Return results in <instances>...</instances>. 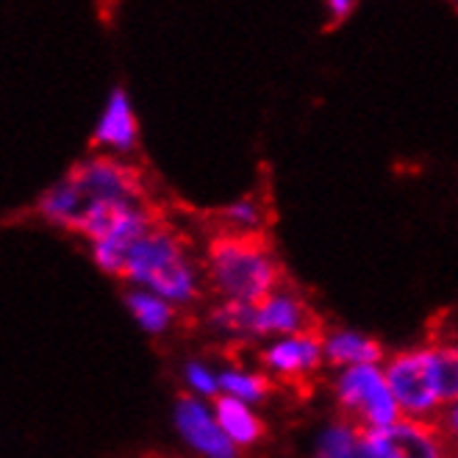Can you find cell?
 <instances>
[{"mask_svg":"<svg viewBox=\"0 0 458 458\" xmlns=\"http://www.w3.org/2000/svg\"><path fill=\"white\" fill-rule=\"evenodd\" d=\"M206 273L223 301L259 306L284 284V264L276 256L269 231H217L206 248Z\"/></svg>","mask_w":458,"mask_h":458,"instance_id":"obj_1","label":"cell"},{"mask_svg":"<svg viewBox=\"0 0 458 458\" xmlns=\"http://www.w3.org/2000/svg\"><path fill=\"white\" fill-rule=\"evenodd\" d=\"M123 278L137 284L173 306H190L200 301L198 269L190 259L183 239L167 223L150 228L125 256Z\"/></svg>","mask_w":458,"mask_h":458,"instance_id":"obj_2","label":"cell"},{"mask_svg":"<svg viewBox=\"0 0 458 458\" xmlns=\"http://www.w3.org/2000/svg\"><path fill=\"white\" fill-rule=\"evenodd\" d=\"M64 181L72 186V192L78 198V217L92 203H103V200H123V203L150 200L142 170L128 165V161H123L120 156H109V153L81 158L78 165H72L67 170ZM78 217H75V223H78Z\"/></svg>","mask_w":458,"mask_h":458,"instance_id":"obj_3","label":"cell"},{"mask_svg":"<svg viewBox=\"0 0 458 458\" xmlns=\"http://www.w3.org/2000/svg\"><path fill=\"white\" fill-rule=\"evenodd\" d=\"M334 397L342 417L361 430H378L403 417L389 389L386 372L378 364L342 369L334 381Z\"/></svg>","mask_w":458,"mask_h":458,"instance_id":"obj_4","label":"cell"},{"mask_svg":"<svg viewBox=\"0 0 458 458\" xmlns=\"http://www.w3.org/2000/svg\"><path fill=\"white\" fill-rule=\"evenodd\" d=\"M389 389L400 406L403 417L411 420H428L434 411L442 409V397L437 389L434 375V359H430V347H409L400 353L389 356L386 367Z\"/></svg>","mask_w":458,"mask_h":458,"instance_id":"obj_5","label":"cell"},{"mask_svg":"<svg viewBox=\"0 0 458 458\" xmlns=\"http://www.w3.org/2000/svg\"><path fill=\"white\" fill-rule=\"evenodd\" d=\"M364 439L384 458H450L442 428L430 420L400 417L386 428L364 430Z\"/></svg>","mask_w":458,"mask_h":458,"instance_id":"obj_6","label":"cell"},{"mask_svg":"<svg viewBox=\"0 0 458 458\" xmlns=\"http://www.w3.org/2000/svg\"><path fill=\"white\" fill-rule=\"evenodd\" d=\"M322 361H326V334H322V328L281 336L261 353V364L276 378L294 386H303V381L322 367Z\"/></svg>","mask_w":458,"mask_h":458,"instance_id":"obj_7","label":"cell"},{"mask_svg":"<svg viewBox=\"0 0 458 458\" xmlns=\"http://www.w3.org/2000/svg\"><path fill=\"white\" fill-rule=\"evenodd\" d=\"M175 428L195 453L203 458H239V447L228 439L217 414H211L195 394L181 392L175 397Z\"/></svg>","mask_w":458,"mask_h":458,"instance_id":"obj_8","label":"cell"},{"mask_svg":"<svg viewBox=\"0 0 458 458\" xmlns=\"http://www.w3.org/2000/svg\"><path fill=\"white\" fill-rule=\"evenodd\" d=\"M306 331H319V317L301 294L278 289L267 301L253 306V339L294 336Z\"/></svg>","mask_w":458,"mask_h":458,"instance_id":"obj_9","label":"cell"},{"mask_svg":"<svg viewBox=\"0 0 458 458\" xmlns=\"http://www.w3.org/2000/svg\"><path fill=\"white\" fill-rule=\"evenodd\" d=\"M140 145V123L125 87H114L106 98L92 131V148L114 156H128Z\"/></svg>","mask_w":458,"mask_h":458,"instance_id":"obj_10","label":"cell"},{"mask_svg":"<svg viewBox=\"0 0 458 458\" xmlns=\"http://www.w3.org/2000/svg\"><path fill=\"white\" fill-rule=\"evenodd\" d=\"M384 344L359 331H331L326 336V361L328 367H367L384 361Z\"/></svg>","mask_w":458,"mask_h":458,"instance_id":"obj_11","label":"cell"},{"mask_svg":"<svg viewBox=\"0 0 458 458\" xmlns=\"http://www.w3.org/2000/svg\"><path fill=\"white\" fill-rule=\"evenodd\" d=\"M214 414L236 447H253L267 437V425L259 414H253L250 403H242L231 394H217L214 397Z\"/></svg>","mask_w":458,"mask_h":458,"instance_id":"obj_12","label":"cell"},{"mask_svg":"<svg viewBox=\"0 0 458 458\" xmlns=\"http://www.w3.org/2000/svg\"><path fill=\"white\" fill-rule=\"evenodd\" d=\"M220 223V231H236V233H253V231H269L273 225V208L267 206L261 195H245L233 200L231 206L214 214Z\"/></svg>","mask_w":458,"mask_h":458,"instance_id":"obj_13","label":"cell"},{"mask_svg":"<svg viewBox=\"0 0 458 458\" xmlns=\"http://www.w3.org/2000/svg\"><path fill=\"white\" fill-rule=\"evenodd\" d=\"M125 306L133 314V319L140 322V328L153 334V336L167 334L178 319L175 306L165 298H158V294L148 292V289H131L125 294Z\"/></svg>","mask_w":458,"mask_h":458,"instance_id":"obj_14","label":"cell"},{"mask_svg":"<svg viewBox=\"0 0 458 458\" xmlns=\"http://www.w3.org/2000/svg\"><path fill=\"white\" fill-rule=\"evenodd\" d=\"M361 439H364V430L350 420L339 417L317 437L314 458H353Z\"/></svg>","mask_w":458,"mask_h":458,"instance_id":"obj_15","label":"cell"},{"mask_svg":"<svg viewBox=\"0 0 458 458\" xmlns=\"http://www.w3.org/2000/svg\"><path fill=\"white\" fill-rule=\"evenodd\" d=\"M273 392V381L264 372H248V369H225L220 372V394H231L242 403H264Z\"/></svg>","mask_w":458,"mask_h":458,"instance_id":"obj_16","label":"cell"},{"mask_svg":"<svg viewBox=\"0 0 458 458\" xmlns=\"http://www.w3.org/2000/svg\"><path fill=\"white\" fill-rule=\"evenodd\" d=\"M428 347L430 359H434V375L442 406H453L458 400V342H434Z\"/></svg>","mask_w":458,"mask_h":458,"instance_id":"obj_17","label":"cell"},{"mask_svg":"<svg viewBox=\"0 0 458 458\" xmlns=\"http://www.w3.org/2000/svg\"><path fill=\"white\" fill-rule=\"evenodd\" d=\"M211 328H217L233 339H253V306L223 301L211 311Z\"/></svg>","mask_w":458,"mask_h":458,"instance_id":"obj_18","label":"cell"},{"mask_svg":"<svg viewBox=\"0 0 458 458\" xmlns=\"http://www.w3.org/2000/svg\"><path fill=\"white\" fill-rule=\"evenodd\" d=\"M183 375H186V384H190L192 392L206 394V397H217L220 394V375H214L206 364L190 361Z\"/></svg>","mask_w":458,"mask_h":458,"instance_id":"obj_19","label":"cell"},{"mask_svg":"<svg viewBox=\"0 0 458 458\" xmlns=\"http://www.w3.org/2000/svg\"><path fill=\"white\" fill-rule=\"evenodd\" d=\"M439 428H442V434H445L447 445L458 450V400L453 403V406H447V411H445Z\"/></svg>","mask_w":458,"mask_h":458,"instance_id":"obj_20","label":"cell"},{"mask_svg":"<svg viewBox=\"0 0 458 458\" xmlns=\"http://www.w3.org/2000/svg\"><path fill=\"white\" fill-rule=\"evenodd\" d=\"M356 9V0H326V12L331 17V22H342L353 14Z\"/></svg>","mask_w":458,"mask_h":458,"instance_id":"obj_21","label":"cell"},{"mask_svg":"<svg viewBox=\"0 0 458 458\" xmlns=\"http://www.w3.org/2000/svg\"><path fill=\"white\" fill-rule=\"evenodd\" d=\"M353 458H384L378 450H375L367 439H361V445H359V450L353 453Z\"/></svg>","mask_w":458,"mask_h":458,"instance_id":"obj_22","label":"cell"},{"mask_svg":"<svg viewBox=\"0 0 458 458\" xmlns=\"http://www.w3.org/2000/svg\"><path fill=\"white\" fill-rule=\"evenodd\" d=\"M455 4H458V0H455Z\"/></svg>","mask_w":458,"mask_h":458,"instance_id":"obj_23","label":"cell"}]
</instances>
